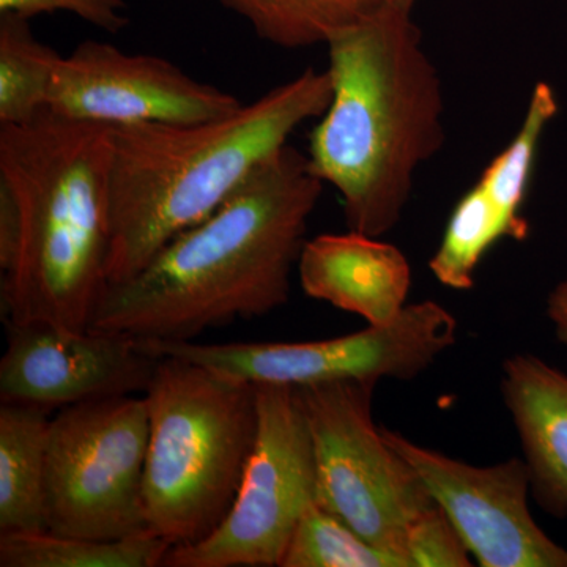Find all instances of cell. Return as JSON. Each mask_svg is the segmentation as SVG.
Returning <instances> with one entry per match:
<instances>
[{"label":"cell","instance_id":"cell-24","mask_svg":"<svg viewBox=\"0 0 567 567\" xmlns=\"http://www.w3.org/2000/svg\"><path fill=\"white\" fill-rule=\"evenodd\" d=\"M546 312L559 344L567 349V276L548 293Z\"/></svg>","mask_w":567,"mask_h":567},{"label":"cell","instance_id":"cell-11","mask_svg":"<svg viewBox=\"0 0 567 567\" xmlns=\"http://www.w3.org/2000/svg\"><path fill=\"white\" fill-rule=\"evenodd\" d=\"M383 436L415 468L481 567H567V548L536 524L532 480L524 458L475 466L382 427Z\"/></svg>","mask_w":567,"mask_h":567},{"label":"cell","instance_id":"cell-23","mask_svg":"<svg viewBox=\"0 0 567 567\" xmlns=\"http://www.w3.org/2000/svg\"><path fill=\"white\" fill-rule=\"evenodd\" d=\"M0 11L25 20L41 13L69 11L110 33H118L128 24L123 0H0Z\"/></svg>","mask_w":567,"mask_h":567},{"label":"cell","instance_id":"cell-16","mask_svg":"<svg viewBox=\"0 0 567 567\" xmlns=\"http://www.w3.org/2000/svg\"><path fill=\"white\" fill-rule=\"evenodd\" d=\"M558 99L547 82H537L529 96L520 128L488 163L475 185L505 226L507 238L527 240L529 226L522 215L527 200L540 141L558 114Z\"/></svg>","mask_w":567,"mask_h":567},{"label":"cell","instance_id":"cell-5","mask_svg":"<svg viewBox=\"0 0 567 567\" xmlns=\"http://www.w3.org/2000/svg\"><path fill=\"white\" fill-rule=\"evenodd\" d=\"M148 529L171 547L210 536L229 514L256 443L257 386L158 357L144 393Z\"/></svg>","mask_w":567,"mask_h":567},{"label":"cell","instance_id":"cell-7","mask_svg":"<svg viewBox=\"0 0 567 567\" xmlns=\"http://www.w3.org/2000/svg\"><path fill=\"white\" fill-rule=\"evenodd\" d=\"M148 431L144 394L59 410L48 432L47 532L89 539L151 532L144 499Z\"/></svg>","mask_w":567,"mask_h":567},{"label":"cell","instance_id":"cell-19","mask_svg":"<svg viewBox=\"0 0 567 567\" xmlns=\"http://www.w3.org/2000/svg\"><path fill=\"white\" fill-rule=\"evenodd\" d=\"M62 55L41 43L29 20L0 18V125H22L48 111L55 66Z\"/></svg>","mask_w":567,"mask_h":567},{"label":"cell","instance_id":"cell-9","mask_svg":"<svg viewBox=\"0 0 567 567\" xmlns=\"http://www.w3.org/2000/svg\"><path fill=\"white\" fill-rule=\"evenodd\" d=\"M256 443L229 514L210 536L171 547L164 567H276L317 503L315 447L297 388L257 386Z\"/></svg>","mask_w":567,"mask_h":567},{"label":"cell","instance_id":"cell-13","mask_svg":"<svg viewBox=\"0 0 567 567\" xmlns=\"http://www.w3.org/2000/svg\"><path fill=\"white\" fill-rule=\"evenodd\" d=\"M297 271L309 298L363 317L369 324L398 319L412 287V267L398 246L352 229L306 240Z\"/></svg>","mask_w":567,"mask_h":567},{"label":"cell","instance_id":"cell-3","mask_svg":"<svg viewBox=\"0 0 567 567\" xmlns=\"http://www.w3.org/2000/svg\"><path fill=\"white\" fill-rule=\"evenodd\" d=\"M412 13L382 2L328 41L333 96L309 134L347 227L372 237L398 226L417 169L445 144L442 80Z\"/></svg>","mask_w":567,"mask_h":567},{"label":"cell","instance_id":"cell-25","mask_svg":"<svg viewBox=\"0 0 567 567\" xmlns=\"http://www.w3.org/2000/svg\"><path fill=\"white\" fill-rule=\"evenodd\" d=\"M385 2L401 7V9L413 10L420 0H385Z\"/></svg>","mask_w":567,"mask_h":567},{"label":"cell","instance_id":"cell-10","mask_svg":"<svg viewBox=\"0 0 567 567\" xmlns=\"http://www.w3.org/2000/svg\"><path fill=\"white\" fill-rule=\"evenodd\" d=\"M233 93L194 80L173 62L84 41L62 55L48 111L69 121L118 128L145 123H197L241 106Z\"/></svg>","mask_w":567,"mask_h":567},{"label":"cell","instance_id":"cell-18","mask_svg":"<svg viewBox=\"0 0 567 567\" xmlns=\"http://www.w3.org/2000/svg\"><path fill=\"white\" fill-rule=\"evenodd\" d=\"M284 50L327 44L385 0H216Z\"/></svg>","mask_w":567,"mask_h":567},{"label":"cell","instance_id":"cell-2","mask_svg":"<svg viewBox=\"0 0 567 567\" xmlns=\"http://www.w3.org/2000/svg\"><path fill=\"white\" fill-rule=\"evenodd\" d=\"M111 130L51 112L0 126L6 323L89 330L107 286Z\"/></svg>","mask_w":567,"mask_h":567},{"label":"cell","instance_id":"cell-12","mask_svg":"<svg viewBox=\"0 0 567 567\" xmlns=\"http://www.w3.org/2000/svg\"><path fill=\"white\" fill-rule=\"evenodd\" d=\"M7 324L0 399L7 404L65 409L82 402L144 394L158 357L142 339L51 324Z\"/></svg>","mask_w":567,"mask_h":567},{"label":"cell","instance_id":"cell-14","mask_svg":"<svg viewBox=\"0 0 567 567\" xmlns=\"http://www.w3.org/2000/svg\"><path fill=\"white\" fill-rule=\"evenodd\" d=\"M499 390L520 440L533 498L550 516L567 517V375L543 358L517 353L503 363Z\"/></svg>","mask_w":567,"mask_h":567},{"label":"cell","instance_id":"cell-1","mask_svg":"<svg viewBox=\"0 0 567 567\" xmlns=\"http://www.w3.org/2000/svg\"><path fill=\"white\" fill-rule=\"evenodd\" d=\"M323 185L308 155L287 144L141 271L106 286L89 328L145 341H194L212 328L281 308Z\"/></svg>","mask_w":567,"mask_h":567},{"label":"cell","instance_id":"cell-20","mask_svg":"<svg viewBox=\"0 0 567 567\" xmlns=\"http://www.w3.org/2000/svg\"><path fill=\"white\" fill-rule=\"evenodd\" d=\"M503 238L507 235L502 219L475 185L451 213L442 241L429 260V268L436 281L447 289H473L481 260Z\"/></svg>","mask_w":567,"mask_h":567},{"label":"cell","instance_id":"cell-21","mask_svg":"<svg viewBox=\"0 0 567 567\" xmlns=\"http://www.w3.org/2000/svg\"><path fill=\"white\" fill-rule=\"evenodd\" d=\"M279 567H406V563L372 546L315 503L295 528Z\"/></svg>","mask_w":567,"mask_h":567},{"label":"cell","instance_id":"cell-4","mask_svg":"<svg viewBox=\"0 0 567 567\" xmlns=\"http://www.w3.org/2000/svg\"><path fill=\"white\" fill-rule=\"evenodd\" d=\"M331 96L328 71L306 69L224 117L110 128L107 286L218 210L303 123L322 117Z\"/></svg>","mask_w":567,"mask_h":567},{"label":"cell","instance_id":"cell-15","mask_svg":"<svg viewBox=\"0 0 567 567\" xmlns=\"http://www.w3.org/2000/svg\"><path fill=\"white\" fill-rule=\"evenodd\" d=\"M48 410L0 406V535L47 532Z\"/></svg>","mask_w":567,"mask_h":567},{"label":"cell","instance_id":"cell-8","mask_svg":"<svg viewBox=\"0 0 567 567\" xmlns=\"http://www.w3.org/2000/svg\"><path fill=\"white\" fill-rule=\"evenodd\" d=\"M144 341L156 357H175L254 386L413 380L457 342V319L436 301L406 305L393 322L308 342Z\"/></svg>","mask_w":567,"mask_h":567},{"label":"cell","instance_id":"cell-6","mask_svg":"<svg viewBox=\"0 0 567 567\" xmlns=\"http://www.w3.org/2000/svg\"><path fill=\"white\" fill-rule=\"evenodd\" d=\"M375 386L342 380L297 388L315 447L317 505L409 567V529L435 502L375 424Z\"/></svg>","mask_w":567,"mask_h":567},{"label":"cell","instance_id":"cell-17","mask_svg":"<svg viewBox=\"0 0 567 567\" xmlns=\"http://www.w3.org/2000/svg\"><path fill=\"white\" fill-rule=\"evenodd\" d=\"M171 546L153 533L125 539L52 535H0V567H162Z\"/></svg>","mask_w":567,"mask_h":567},{"label":"cell","instance_id":"cell-22","mask_svg":"<svg viewBox=\"0 0 567 567\" xmlns=\"http://www.w3.org/2000/svg\"><path fill=\"white\" fill-rule=\"evenodd\" d=\"M409 567H470L472 554L451 518L439 505L413 522L405 544Z\"/></svg>","mask_w":567,"mask_h":567}]
</instances>
